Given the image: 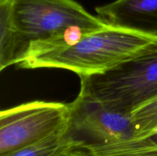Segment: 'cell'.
<instances>
[{"mask_svg": "<svg viewBox=\"0 0 157 156\" xmlns=\"http://www.w3.org/2000/svg\"><path fill=\"white\" fill-rule=\"evenodd\" d=\"M23 60L74 45L110 24L75 0H8ZM21 63V62H20Z\"/></svg>", "mask_w": 157, "mask_h": 156, "instance_id": "cell-1", "label": "cell"}, {"mask_svg": "<svg viewBox=\"0 0 157 156\" xmlns=\"http://www.w3.org/2000/svg\"><path fill=\"white\" fill-rule=\"evenodd\" d=\"M157 46V36L110 25L87 35L74 45L26 58L20 69H65L79 76L106 71Z\"/></svg>", "mask_w": 157, "mask_h": 156, "instance_id": "cell-2", "label": "cell"}, {"mask_svg": "<svg viewBox=\"0 0 157 156\" xmlns=\"http://www.w3.org/2000/svg\"><path fill=\"white\" fill-rule=\"evenodd\" d=\"M80 78L79 94L131 115L157 96V46L102 73Z\"/></svg>", "mask_w": 157, "mask_h": 156, "instance_id": "cell-3", "label": "cell"}, {"mask_svg": "<svg viewBox=\"0 0 157 156\" xmlns=\"http://www.w3.org/2000/svg\"><path fill=\"white\" fill-rule=\"evenodd\" d=\"M71 105L35 100L0 113V155L38 142L71 120Z\"/></svg>", "mask_w": 157, "mask_h": 156, "instance_id": "cell-4", "label": "cell"}, {"mask_svg": "<svg viewBox=\"0 0 157 156\" xmlns=\"http://www.w3.org/2000/svg\"><path fill=\"white\" fill-rule=\"evenodd\" d=\"M71 105L70 133L86 136L92 143L112 144L136 138L131 115L107 109L100 102L78 94Z\"/></svg>", "mask_w": 157, "mask_h": 156, "instance_id": "cell-5", "label": "cell"}, {"mask_svg": "<svg viewBox=\"0 0 157 156\" xmlns=\"http://www.w3.org/2000/svg\"><path fill=\"white\" fill-rule=\"evenodd\" d=\"M95 11L110 25L157 36V0H116Z\"/></svg>", "mask_w": 157, "mask_h": 156, "instance_id": "cell-6", "label": "cell"}, {"mask_svg": "<svg viewBox=\"0 0 157 156\" xmlns=\"http://www.w3.org/2000/svg\"><path fill=\"white\" fill-rule=\"evenodd\" d=\"M71 121V120H70ZM70 133V122L47 137L0 156H61L78 144Z\"/></svg>", "mask_w": 157, "mask_h": 156, "instance_id": "cell-7", "label": "cell"}, {"mask_svg": "<svg viewBox=\"0 0 157 156\" xmlns=\"http://www.w3.org/2000/svg\"><path fill=\"white\" fill-rule=\"evenodd\" d=\"M23 53L8 0L0 1V70L21 62Z\"/></svg>", "mask_w": 157, "mask_h": 156, "instance_id": "cell-8", "label": "cell"}, {"mask_svg": "<svg viewBox=\"0 0 157 156\" xmlns=\"http://www.w3.org/2000/svg\"><path fill=\"white\" fill-rule=\"evenodd\" d=\"M136 138L142 139L157 129V96L131 113Z\"/></svg>", "mask_w": 157, "mask_h": 156, "instance_id": "cell-9", "label": "cell"}, {"mask_svg": "<svg viewBox=\"0 0 157 156\" xmlns=\"http://www.w3.org/2000/svg\"><path fill=\"white\" fill-rule=\"evenodd\" d=\"M142 139L144 156H157V129Z\"/></svg>", "mask_w": 157, "mask_h": 156, "instance_id": "cell-10", "label": "cell"}, {"mask_svg": "<svg viewBox=\"0 0 157 156\" xmlns=\"http://www.w3.org/2000/svg\"><path fill=\"white\" fill-rule=\"evenodd\" d=\"M79 142V141H78ZM78 142L74 148L64 152L61 156H90L84 150L78 146Z\"/></svg>", "mask_w": 157, "mask_h": 156, "instance_id": "cell-11", "label": "cell"}]
</instances>
